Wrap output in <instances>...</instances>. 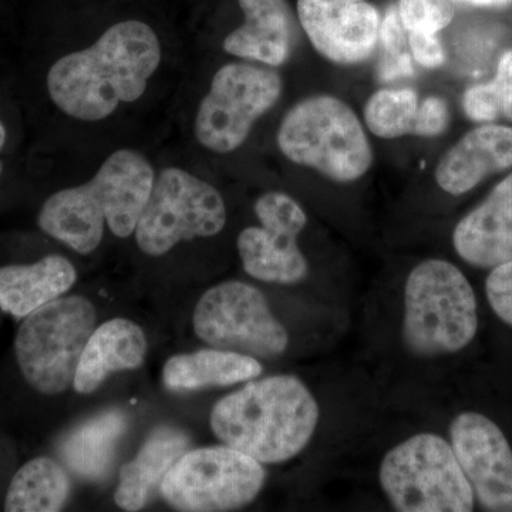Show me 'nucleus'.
<instances>
[{"mask_svg": "<svg viewBox=\"0 0 512 512\" xmlns=\"http://www.w3.org/2000/svg\"><path fill=\"white\" fill-rule=\"evenodd\" d=\"M160 62L154 30L127 20L107 29L93 46L57 60L47 74V90L67 116L99 121L119 104L140 99Z\"/></svg>", "mask_w": 512, "mask_h": 512, "instance_id": "1", "label": "nucleus"}, {"mask_svg": "<svg viewBox=\"0 0 512 512\" xmlns=\"http://www.w3.org/2000/svg\"><path fill=\"white\" fill-rule=\"evenodd\" d=\"M320 406L311 389L293 375L249 380L211 412V429L222 444L261 464H281L311 444Z\"/></svg>", "mask_w": 512, "mask_h": 512, "instance_id": "2", "label": "nucleus"}, {"mask_svg": "<svg viewBox=\"0 0 512 512\" xmlns=\"http://www.w3.org/2000/svg\"><path fill=\"white\" fill-rule=\"evenodd\" d=\"M154 180L156 174L143 154L116 151L89 183L53 194L37 224L73 251L92 254L103 239L104 225L119 238L136 232Z\"/></svg>", "mask_w": 512, "mask_h": 512, "instance_id": "3", "label": "nucleus"}, {"mask_svg": "<svg viewBox=\"0 0 512 512\" xmlns=\"http://www.w3.org/2000/svg\"><path fill=\"white\" fill-rule=\"evenodd\" d=\"M478 330L476 293L467 276L446 259L414 266L403 288L402 339L420 359L466 349Z\"/></svg>", "mask_w": 512, "mask_h": 512, "instance_id": "4", "label": "nucleus"}, {"mask_svg": "<svg viewBox=\"0 0 512 512\" xmlns=\"http://www.w3.org/2000/svg\"><path fill=\"white\" fill-rule=\"evenodd\" d=\"M276 143L293 164L339 184L365 177L375 158L355 111L329 94L306 97L292 106L279 124Z\"/></svg>", "mask_w": 512, "mask_h": 512, "instance_id": "5", "label": "nucleus"}, {"mask_svg": "<svg viewBox=\"0 0 512 512\" xmlns=\"http://www.w3.org/2000/svg\"><path fill=\"white\" fill-rule=\"evenodd\" d=\"M377 480L394 511L470 512L476 505L450 441L430 431L390 448L380 461Z\"/></svg>", "mask_w": 512, "mask_h": 512, "instance_id": "6", "label": "nucleus"}, {"mask_svg": "<svg viewBox=\"0 0 512 512\" xmlns=\"http://www.w3.org/2000/svg\"><path fill=\"white\" fill-rule=\"evenodd\" d=\"M96 320L93 303L77 295L60 296L23 319L15 339L16 360L36 392L56 396L73 386Z\"/></svg>", "mask_w": 512, "mask_h": 512, "instance_id": "7", "label": "nucleus"}, {"mask_svg": "<svg viewBox=\"0 0 512 512\" xmlns=\"http://www.w3.org/2000/svg\"><path fill=\"white\" fill-rule=\"evenodd\" d=\"M265 480L264 464L222 444L187 451L168 471L161 494L178 511H235L258 497Z\"/></svg>", "mask_w": 512, "mask_h": 512, "instance_id": "8", "label": "nucleus"}, {"mask_svg": "<svg viewBox=\"0 0 512 512\" xmlns=\"http://www.w3.org/2000/svg\"><path fill=\"white\" fill-rule=\"evenodd\" d=\"M225 222L227 208L217 188L180 168H165L154 180L136 241L144 254L161 256L181 241L220 234Z\"/></svg>", "mask_w": 512, "mask_h": 512, "instance_id": "9", "label": "nucleus"}, {"mask_svg": "<svg viewBox=\"0 0 512 512\" xmlns=\"http://www.w3.org/2000/svg\"><path fill=\"white\" fill-rule=\"evenodd\" d=\"M284 90L271 67L228 63L212 79L195 119V137L207 150L232 153L247 141L256 121L274 109Z\"/></svg>", "mask_w": 512, "mask_h": 512, "instance_id": "10", "label": "nucleus"}, {"mask_svg": "<svg viewBox=\"0 0 512 512\" xmlns=\"http://www.w3.org/2000/svg\"><path fill=\"white\" fill-rule=\"evenodd\" d=\"M198 338L217 349L276 359L289 348V333L255 286L227 281L208 289L195 306Z\"/></svg>", "mask_w": 512, "mask_h": 512, "instance_id": "11", "label": "nucleus"}, {"mask_svg": "<svg viewBox=\"0 0 512 512\" xmlns=\"http://www.w3.org/2000/svg\"><path fill=\"white\" fill-rule=\"evenodd\" d=\"M259 227L239 234L237 247L244 271L268 284L296 285L309 275V262L298 239L308 225V215L285 192L272 191L255 202Z\"/></svg>", "mask_w": 512, "mask_h": 512, "instance_id": "12", "label": "nucleus"}, {"mask_svg": "<svg viewBox=\"0 0 512 512\" xmlns=\"http://www.w3.org/2000/svg\"><path fill=\"white\" fill-rule=\"evenodd\" d=\"M448 433L478 504L485 511L512 512V450L500 427L484 414L464 412Z\"/></svg>", "mask_w": 512, "mask_h": 512, "instance_id": "13", "label": "nucleus"}, {"mask_svg": "<svg viewBox=\"0 0 512 512\" xmlns=\"http://www.w3.org/2000/svg\"><path fill=\"white\" fill-rule=\"evenodd\" d=\"M298 20L313 49L340 66L365 63L379 43V10L369 0H298Z\"/></svg>", "mask_w": 512, "mask_h": 512, "instance_id": "14", "label": "nucleus"}, {"mask_svg": "<svg viewBox=\"0 0 512 512\" xmlns=\"http://www.w3.org/2000/svg\"><path fill=\"white\" fill-rule=\"evenodd\" d=\"M453 247L467 264L493 269L512 259V174L468 212L453 231Z\"/></svg>", "mask_w": 512, "mask_h": 512, "instance_id": "15", "label": "nucleus"}, {"mask_svg": "<svg viewBox=\"0 0 512 512\" xmlns=\"http://www.w3.org/2000/svg\"><path fill=\"white\" fill-rule=\"evenodd\" d=\"M245 22L224 39L225 52L268 67L284 66L296 42V19L288 0H238Z\"/></svg>", "mask_w": 512, "mask_h": 512, "instance_id": "16", "label": "nucleus"}, {"mask_svg": "<svg viewBox=\"0 0 512 512\" xmlns=\"http://www.w3.org/2000/svg\"><path fill=\"white\" fill-rule=\"evenodd\" d=\"M512 167V128L485 124L468 131L437 164L436 183L447 194L476 188L488 175Z\"/></svg>", "mask_w": 512, "mask_h": 512, "instance_id": "17", "label": "nucleus"}, {"mask_svg": "<svg viewBox=\"0 0 512 512\" xmlns=\"http://www.w3.org/2000/svg\"><path fill=\"white\" fill-rule=\"evenodd\" d=\"M147 339L143 329L127 319H111L93 330L74 376L77 393L90 394L111 373L138 369L144 363Z\"/></svg>", "mask_w": 512, "mask_h": 512, "instance_id": "18", "label": "nucleus"}, {"mask_svg": "<svg viewBox=\"0 0 512 512\" xmlns=\"http://www.w3.org/2000/svg\"><path fill=\"white\" fill-rule=\"evenodd\" d=\"M190 447V437L174 427H160L151 433L136 458L123 466L114 500L126 511H140L158 490L171 467Z\"/></svg>", "mask_w": 512, "mask_h": 512, "instance_id": "19", "label": "nucleus"}, {"mask_svg": "<svg viewBox=\"0 0 512 512\" xmlns=\"http://www.w3.org/2000/svg\"><path fill=\"white\" fill-rule=\"evenodd\" d=\"M77 272L72 262L49 255L32 265L0 268V309L13 318L25 319L74 285Z\"/></svg>", "mask_w": 512, "mask_h": 512, "instance_id": "20", "label": "nucleus"}, {"mask_svg": "<svg viewBox=\"0 0 512 512\" xmlns=\"http://www.w3.org/2000/svg\"><path fill=\"white\" fill-rule=\"evenodd\" d=\"M128 429L127 414L107 410L83 421L59 441L57 451L64 466L87 481H100L109 474L121 437Z\"/></svg>", "mask_w": 512, "mask_h": 512, "instance_id": "21", "label": "nucleus"}, {"mask_svg": "<svg viewBox=\"0 0 512 512\" xmlns=\"http://www.w3.org/2000/svg\"><path fill=\"white\" fill-rule=\"evenodd\" d=\"M262 372L264 367L255 357L214 348L170 357L164 366L163 380L171 392H194L247 383Z\"/></svg>", "mask_w": 512, "mask_h": 512, "instance_id": "22", "label": "nucleus"}, {"mask_svg": "<svg viewBox=\"0 0 512 512\" xmlns=\"http://www.w3.org/2000/svg\"><path fill=\"white\" fill-rule=\"evenodd\" d=\"M70 494V480L59 463L49 457L28 461L10 481L6 494L8 512H56Z\"/></svg>", "mask_w": 512, "mask_h": 512, "instance_id": "23", "label": "nucleus"}, {"mask_svg": "<svg viewBox=\"0 0 512 512\" xmlns=\"http://www.w3.org/2000/svg\"><path fill=\"white\" fill-rule=\"evenodd\" d=\"M420 97L410 87L380 89L367 99L365 123L370 133L384 140L416 134Z\"/></svg>", "mask_w": 512, "mask_h": 512, "instance_id": "24", "label": "nucleus"}, {"mask_svg": "<svg viewBox=\"0 0 512 512\" xmlns=\"http://www.w3.org/2000/svg\"><path fill=\"white\" fill-rule=\"evenodd\" d=\"M463 107L468 119L477 123H491L501 117L512 121V50L501 56L490 83L467 90Z\"/></svg>", "mask_w": 512, "mask_h": 512, "instance_id": "25", "label": "nucleus"}, {"mask_svg": "<svg viewBox=\"0 0 512 512\" xmlns=\"http://www.w3.org/2000/svg\"><path fill=\"white\" fill-rule=\"evenodd\" d=\"M397 10L407 33L439 35L454 18L450 0H399Z\"/></svg>", "mask_w": 512, "mask_h": 512, "instance_id": "26", "label": "nucleus"}, {"mask_svg": "<svg viewBox=\"0 0 512 512\" xmlns=\"http://www.w3.org/2000/svg\"><path fill=\"white\" fill-rule=\"evenodd\" d=\"M485 293L495 315L512 326V259L491 269Z\"/></svg>", "mask_w": 512, "mask_h": 512, "instance_id": "27", "label": "nucleus"}, {"mask_svg": "<svg viewBox=\"0 0 512 512\" xmlns=\"http://www.w3.org/2000/svg\"><path fill=\"white\" fill-rule=\"evenodd\" d=\"M450 111L446 100L439 96H429L421 100L416 137H437L447 130Z\"/></svg>", "mask_w": 512, "mask_h": 512, "instance_id": "28", "label": "nucleus"}, {"mask_svg": "<svg viewBox=\"0 0 512 512\" xmlns=\"http://www.w3.org/2000/svg\"><path fill=\"white\" fill-rule=\"evenodd\" d=\"M407 45L412 50L413 59L426 69H437L446 60L439 35L407 33Z\"/></svg>", "mask_w": 512, "mask_h": 512, "instance_id": "29", "label": "nucleus"}, {"mask_svg": "<svg viewBox=\"0 0 512 512\" xmlns=\"http://www.w3.org/2000/svg\"><path fill=\"white\" fill-rule=\"evenodd\" d=\"M406 35L407 32L400 20L397 5L390 6L382 20V25H380L379 35V40H382L386 52L393 56L399 55L406 43Z\"/></svg>", "mask_w": 512, "mask_h": 512, "instance_id": "30", "label": "nucleus"}, {"mask_svg": "<svg viewBox=\"0 0 512 512\" xmlns=\"http://www.w3.org/2000/svg\"><path fill=\"white\" fill-rule=\"evenodd\" d=\"M457 2L477 6V8H505L512 5V0H457Z\"/></svg>", "mask_w": 512, "mask_h": 512, "instance_id": "31", "label": "nucleus"}, {"mask_svg": "<svg viewBox=\"0 0 512 512\" xmlns=\"http://www.w3.org/2000/svg\"><path fill=\"white\" fill-rule=\"evenodd\" d=\"M5 141H6L5 126H3L2 121H0V150H2L3 146H5Z\"/></svg>", "mask_w": 512, "mask_h": 512, "instance_id": "32", "label": "nucleus"}, {"mask_svg": "<svg viewBox=\"0 0 512 512\" xmlns=\"http://www.w3.org/2000/svg\"><path fill=\"white\" fill-rule=\"evenodd\" d=\"M2 170H3L2 163H0V174H2Z\"/></svg>", "mask_w": 512, "mask_h": 512, "instance_id": "33", "label": "nucleus"}]
</instances>
